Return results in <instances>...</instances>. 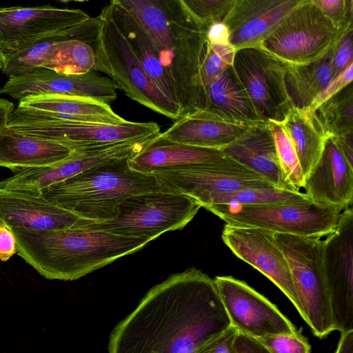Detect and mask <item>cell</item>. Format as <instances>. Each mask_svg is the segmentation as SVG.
<instances>
[{
    "instance_id": "cell-1",
    "label": "cell",
    "mask_w": 353,
    "mask_h": 353,
    "mask_svg": "<svg viewBox=\"0 0 353 353\" xmlns=\"http://www.w3.org/2000/svg\"><path fill=\"white\" fill-rule=\"evenodd\" d=\"M230 325L214 280L190 268L148 290L113 329L108 353H192Z\"/></svg>"
},
{
    "instance_id": "cell-2",
    "label": "cell",
    "mask_w": 353,
    "mask_h": 353,
    "mask_svg": "<svg viewBox=\"0 0 353 353\" xmlns=\"http://www.w3.org/2000/svg\"><path fill=\"white\" fill-rule=\"evenodd\" d=\"M143 30L175 85L183 116L208 108L201 67L206 30L182 0H117Z\"/></svg>"
},
{
    "instance_id": "cell-3",
    "label": "cell",
    "mask_w": 353,
    "mask_h": 353,
    "mask_svg": "<svg viewBox=\"0 0 353 353\" xmlns=\"http://www.w3.org/2000/svg\"><path fill=\"white\" fill-rule=\"evenodd\" d=\"M12 230L17 253L28 264L48 279L63 281L79 279L151 241L78 225L49 230Z\"/></svg>"
},
{
    "instance_id": "cell-4",
    "label": "cell",
    "mask_w": 353,
    "mask_h": 353,
    "mask_svg": "<svg viewBox=\"0 0 353 353\" xmlns=\"http://www.w3.org/2000/svg\"><path fill=\"white\" fill-rule=\"evenodd\" d=\"M129 157L111 160L54 183L39 194L48 201L94 222L114 219L119 205L137 194L172 190L154 174L132 170Z\"/></svg>"
},
{
    "instance_id": "cell-5",
    "label": "cell",
    "mask_w": 353,
    "mask_h": 353,
    "mask_svg": "<svg viewBox=\"0 0 353 353\" xmlns=\"http://www.w3.org/2000/svg\"><path fill=\"white\" fill-rule=\"evenodd\" d=\"M98 17V33L92 44L94 71L108 75L127 97L151 110L174 121L183 117L180 107L169 101L146 74L106 6Z\"/></svg>"
},
{
    "instance_id": "cell-6",
    "label": "cell",
    "mask_w": 353,
    "mask_h": 353,
    "mask_svg": "<svg viewBox=\"0 0 353 353\" xmlns=\"http://www.w3.org/2000/svg\"><path fill=\"white\" fill-rule=\"evenodd\" d=\"M274 236L288 261L302 319L314 335L326 337L335 323L323 264V236L274 232Z\"/></svg>"
},
{
    "instance_id": "cell-7",
    "label": "cell",
    "mask_w": 353,
    "mask_h": 353,
    "mask_svg": "<svg viewBox=\"0 0 353 353\" xmlns=\"http://www.w3.org/2000/svg\"><path fill=\"white\" fill-rule=\"evenodd\" d=\"M201 205L192 197L174 190L152 191L132 195L119 205L114 219L84 220L78 225L118 235L153 241L161 234L184 228Z\"/></svg>"
},
{
    "instance_id": "cell-8",
    "label": "cell",
    "mask_w": 353,
    "mask_h": 353,
    "mask_svg": "<svg viewBox=\"0 0 353 353\" xmlns=\"http://www.w3.org/2000/svg\"><path fill=\"white\" fill-rule=\"evenodd\" d=\"M205 209L226 224L301 236H325L334 230L343 211L308 199L283 204L214 205Z\"/></svg>"
},
{
    "instance_id": "cell-9",
    "label": "cell",
    "mask_w": 353,
    "mask_h": 353,
    "mask_svg": "<svg viewBox=\"0 0 353 353\" xmlns=\"http://www.w3.org/2000/svg\"><path fill=\"white\" fill-rule=\"evenodd\" d=\"M6 126L25 135L57 142L72 152L112 147L129 140L153 138L160 133L154 122L127 121L119 125L74 122L21 115L12 112Z\"/></svg>"
},
{
    "instance_id": "cell-10",
    "label": "cell",
    "mask_w": 353,
    "mask_h": 353,
    "mask_svg": "<svg viewBox=\"0 0 353 353\" xmlns=\"http://www.w3.org/2000/svg\"><path fill=\"white\" fill-rule=\"evenodd\" d=\"M343 32L313 0H301L259 47L285 62L308 63L323 57Z\"/></svg>"
},
{
    "instance_id": "cell-11",
    "label": "cell",
    "mask_w": 353,
    "mask_h": 353,
    "mask_svg": "<svg viewBox=\"0 0 353 353\" xmlns=\"http://www.w3.org/2000/svg\"><path fill=\"white\" fill-rule=\"evenodd\" d=\"M232 68L259 117L281 122L293 107L285 84L286 62L261 47L245 48L236 51Z\"/></svg>"
},
{
    "instance_id": "cell-12",
    "label": "cell",
    "mask_w": 353,
    "mask_h": 353,
    "mask_svg": "<svg viewBox=\"0 0 353 353\" xmlns=\"http://www.w3.org/2000/svg\"><path fill=\"white\" fill-rule=\"evenodd\" d=\"M152 174L171 190L192 197L200 205L216 194L275 188L263 177L227 156L210 162L158 170Z\"/></svg>"
},
{
    "instance_id": "cell-13",
    "label": "cell",
    "mask_w": 353,
    "mask_h": 353,
    "mask_svg": "<svg viewBox=\"0 0 353 353\" xmlns=\"http://www.w3.org/2000/svg\"><path fill=\"white\" fill-rule=\"evenodd\" d=\"M323 264L335 330H353V211L344 209L323 239Z\"/></svg>"
},
{
    "instance_id": "cell-14",
    "label": "cell",
    "mask_w": 353,
    "mask_h": 353,
    "mask_svg": "<svg viewBox=\"0 0 353 353\" xmlns=\"http://www.w3.org/2000/svg\"><path fill=\"white\" fill-rule=\"evenodd\" d=\"M230 325L254 339L297 330L278 307L245 282L230 276L214 278Z\"/></svg>"
},
{
    "instance_id": "cell-15",
    "label": "cell",
    "mask_w": 353,
    "mask_h": 353,
    "mask_svg": "<svg viewBox=\"0 0 353 353\" xmlns=\"http://www.w3.org/2000/svg\"><path fill=\"white\" fill-rule=\"evenodd\" d=\"M91 18L80 9L50 5L0 8V55L14 53L39 39Z\"/></svg>"
},
{
    "instance_id": "cell-16",
    "label": "cell",
    "mask_w": 353,
    "mask_h": 353,
    "mask_svg": "<svg viewBox=\"0 0 353 353\" xmlns=\"http://www.w3.org/2000/svg\"><path fill=\"white\" fill-rule=\"evenodd\" d=\"M222 239L238 258L259 270L276 285L301 316L302 310L290 270L283 253L275 241L273 232L254 227L225 224Z\"/></svg>"
},
{
    "instance_id": "cell-17",
    "label": "cell",
    "mask_w": 353,
    "mask_h": 353,
    "mask_svg": "<svg viewBox=\"0 0 353 353\" xmlns=\"http://www.w3.org/2000/svg\"><path fill=\"white\" fill-rule=\"evenodd\" d=\"M116 83L97 71L65 75L39 68L23 75L9 78L0 93L19 101L41 94H58L94 99L110 105L117 99Z\"/></svg>"
},
{
    "instance_id": "cell-18",
    "label": "cell",
    "mask_w": 353,
    "mask_h": 353,
    "mask_svg": "<svg viewBox=\"0 0 353 353\" xmlns=\"http://www.w3.org/2000/svg\"><path fill=\"white\" fill-rule=\"evenodd\" d=\"M137 143L127 141L110 148L85 152H72L67 159L40 167L15 172L0 181V188L40 193L43 189L86 170L111 160L129 157L136 152Z\"/></svg>"
},
{
    "instance_id": "cell-19",
    "label": "cell",
    "mask_w": 353,
    "mask_h": 353,
    "mask_svg": "<svg viewBox=\"0 0 353 353\" xmlns=\"http://www.w3.org/2000/svg\"><path fill=\"white\" fill-rule=\"evenodd\" d=\"M301 0H234L223 20L230 44L238 50L259 47Z\"/></svg>"
},
{
    "instance_id": "cell-20",
    "label": "cell",
    "mask_w": 353,
    "mask_h": 353,
    "mask_svg": "<svg viewBox=\"0 0 353 353\" xmlns=\"http://www.w3.org/2000/svg\"><path fill=\"white\" fill-rule=\"evenodd\" d=\"M303 188L312 202L343 210L353 200V165L347 161L336 140L326 139L321 156L306 176Z\"/></svg>"
},
{
    "instance_id": "cell-21",
    "label": "cell",
    "mask_w": 353,
    "mask_h": 353,
    "mask_svg": "<svg viewBox=\"0 0 353 353\" xmlns=\"http://www.w3.org/2000/svg\"><path fill=\"white\" fill-rule=\"evenodd\" d=\"M84 220L39 193L0 188V223L12 230H49L75 226Z\"/></svg>"
},
{
    "instance_id": "cell-22",
    "label": "cell",
    "mask_w": 353,
    "mask_h": 353,
    "mask_svg": "<svg viewBox=\"0 0 353 353\" xmlns=\"http://www.w3.org/2000/svg\"><path fill=\"white\" fill-rule=\"evenodd\" d=\"M13 112L29 117L74 122L119 125L127 121L104 103L58 94L26 97L19 101Z\"/></svg>"
},
{
    "instance_id": "cell-23",
    "label": "cell",
    "mask_w": 353,
    "mask_h": 353,
    "mask_svg": "<svg viewBox=\"0 0 353 353\" xmlns=\"http://www.w3.org/2000/svg\"><path fill=\"white\" fill-rule=\"evenodd\" d=\"M250 125L211 110L203 109L181 117L161 134L174 142L221 150L235 141Z\"/></svg>"
},
{
    "instance_id": "cell-24",
    "label": "cell",
    "mask_w": 353,
    "mask_h": 353,
    "mask_svg": "<svg viewBox=\"0 0 353 353\" xmlns=\"http://www.w3.org/2000/svg\"><path fill=\"white\" fill-rule=\"evenodd\" d=\"M221 150L225 156L263 177L275 188L292 190L285 180L268 122L250 125Z\"/></svg>"
},
{
    "instance_id": "cell-25",
    "label": "cell",
    "mask_w": 353,
    "mask_h": 353,
    "mask_svg": "<svg viewBox=\"0 0 353 353\" xmlns=\"http://www.w3.org/2000/svg\"><path fill=\"white\" fill-rule=\"evenodd\" d=\"M225 155L221 150L205 148L174 142L161 132L148 141L128 159L130 167L144 174L210 162Z\"/></svg>"
},
{
    "instance_id": "cell-26",
    "label": "cell",
    "mask_w": 353,
    "mask_h": 353,
    "mask_svg": "<svg viewBox=\"0 0 353 353\" xmlns=\"http://www.w3.org/2000/svg\"><path fill=\"white\" fill-rule=\"evenodd\" d=\"M72 153L63 145L23 134L6 125L0 131V166L14 173L63 161Z\"/></svg>"
},
{
    "instance_id": "cell-27",
    "label": "cell",
    "mask_w": 353,
    "mask_h": 353,
    "mask_svg": "<svg viewBox=\"0 0 353 353\" xmlns=\"http://www.w3.org/2000/svg\"><path fill=\"white\" fill-rule=\"evenodd\" d=\"M106 8L130 43L146 74L169 101L179 106L174 82L161 65L157 52L143 30L117 0L110 1Z\"/></svg>"
},
{
    "instance_id": "cell-28",
    "label": "cell",
    "mask_w": 353,
    "mask_h": 353,
    "mask_svg": "<svg viewBox=\"0 0 353 353\" xmlns=\"http://www.w3.org/2000/svg\"><path fill=\"white\" fill-rule=\"evenodd\" d=\"M99 24L98 16L91 17L79 25L43 37L21 51L1 55L3 74L12 78L41 68L55 43L61 39L80 40L92 45L96 40Z\"/></svg>"
},
{
    "instance_id": "cell-29",
    "label": "cell",
    "mask_w": 353,
    "mask_h": 353,
    "mask_svg": "<svg viewBox=\"0 0 353 353\" xmlns=\"http://www.w3.org/2000/svg\"><path fill=\"white\" fill-rule=\"evenodd\" d=\"M279 123L294 146L305 179L319 160L327 137L308 109L292 107Z\"/></svg>"
},
{
    "instance_id": "cell-30",
    "label": "cell",
    "mask_w": 353,
    "mask_h": 353,
    "mask_svg": "<svg viewBox=\"0 0 353 353\" xmlns=\"http://www.w3.org/2000/svg\"><path fill=\"white\" fill-rule=\"evenodd\" d=\"M205 90L207 109L250 125L264 121L256 112L232 65L208 83Z\"/></svg>"
},
{
    "instance_id": "cell-31",
    "label": "cell",
    "mask_w": 353,
    "mask_h": 353,
    "mask_svg": "<svg viewBox=\"0 0 353 353\" xmlns=\"http://www.w3.org/2000/svg\"><path fill=\"white\" fill-rule=\"evenodd\" d=\"M332 49L323 57L308 63L286 62L285 84L293 107L307 109L336 77L332 66Z\"/></svg>"
},
{
    "instance_id": "cell-32",
    "label": "cell",
    "mask_w": 353,
    "mask_h": 353,
    "mask_svg": "<svg viewBox=\"0 0 353 353\" xmlns=\"http://www.w3.org/2000/svg\"><path fill=\"white\" fill-rule=\"evenodd\" d=\"M94 65L95 55L92 45L80 40L64 38L55 43L41 68L73 75L94 71Z\"/></svg>"
},
{
    "instance_id": "cell-33",
    "label": "cell",
    "mask_w": 353,
    "mask_h": 353,
    "mask_svg": "<svg viewBox=\"0 0 353 353\" xmlns=\"http://www.w3.org/2000/svg\"><path fill=\"white\" fill-rule=\"evenodd\" d=\"M327 137L353 134V88L352 83L323 102L314 111Z\"/></svg>"
},
{
    "instance_id": "cell-34",
    "label": "cell",
    "mask_w": 353,
    "mask_h": 353,
    "mask_svg": "<svg viewBox=\"0 0 353 353\" xmlns=\"http://www.w3.org/2000/svg\"><path fill=\"white\" fill-rule=\"evenodd\" d=\"M307 199L304 192L301 191L250 188L212 195L205 199L201 205L205 208L214 205L283 204L299 203Z\"/></svg>"
},
{
    "instance_id": "cell-35",
    "label": "cell",
    "mask_w": 353,
    "mask_h": 353,
    "mask_svg": "<svg viewBox=\"0 0 353 353\" xmlns=\"http://www.w3.org/2000/svg\"><path fill=\"white\" fill-rule=\"evenodd\" d=\"M271 130L285 180L294 191L300 192L305 178L294 146L282 125L275 121L268 122Z\"/></svg>"
},
{
    "instance_id": "cell-36",
    "label": "cell",
    "mask_w": 353,
    "mask_h": 353,
    "mask_svg": "<svg viewBox=\"0 0 353 353\" xmlns=\"http://www.w3.org/2000/svg\"><path fill=\"white\" fill-rule=\"evenodd\" d=\"M235 52V49L230 44H213L208 41L201 67L205 86L214 77L232 65Z\"/></svg>"
},
{
    "instance_id": "cell-37",
    "label": "cell",
    "mask_w": 353,
    "mask_h": 353,
    "mask_svg": "<svg viewBox=\"0 0 353 353\" xmlns=\"http://www.w3.org/2000/svg\"><path fill=\"white\" fill-rule=\"evenodd\" d=\"M190 14L207 30L217 22H223L234 0H182Z\"/></svg>"
},
{
    "instance_id": "cell-38",
    "label": "cell",
    "mask_w": 353,
    "mask_h": 353,
    "mask_svg": "<svg viewBox=\"0 0 353 353\" xmlns=\"http://www.w3.org/2000/svg\"><path fill=\"white\" fill-rule=\"evenodd\" d=\"M256 339L270 353H310L308 341L301 331L291 334L272 335Z\"/></svg>"
},
{
    "instance_id": "cell-39",
    "label": "cell",
    "mask_w": 353,
    "mask_h": 353,
    "mask_svg": "<svg viewBox=\"0 0 353 353\" xmlns=\"http://www.w3.org/2000/svg\"><path fill=\"white\" fill-rule=\"evenodd\" d=\"M313 1L338 30L344 31L352 26V0H313Z\"/></svg>"
},
{
    "instance_id": "cell-40",
    "label": "cell",
    "mask_w": 353,
    "mask_h": 353,
    "mask_svg": "<svg viewBox=\"0 0 353 353\" xmlns=\"http://www.w3.org/2000/svg\"><path fill=\"white\" fill-rule=\"evenodd\" d=\"M352 30L353 26L345 30L333 46L332 66L335 77L353 63Z\"/></svg>"
},
{
    "instance_id": "cell-41",
    "label": "cell",
    "mask_w": 353,
    "mask_h": 353,
    "mask_svg": "<svg viewBox=\"0 0 353 353\" xmlns=\"http://www.w3.org/2000/svg\"><path fill=\"white\" fill-rule=\"evenodd\" d=\"M238 331L230 325L199 345L192 353H239L235 347Z\"/></svg>"
},
{
    "instance_id": "cell-42",
    "label": "cell",
    "mask_w": 353,
    "mask_h": 353,
    "mask_svg": "<svg viewBox=\"0 0 353 353\" xmlns=\"http://www.w3.org/2000/svg\"><path fill=\"white\" fill-rule=\"evenodd\" d=\"M353 79V63H351L344 71L338 74L330 84L316 97L311 105L307 108L314 112L323 102L334 96L343 88L352 83Z\"/></svg>"
},
{
    "instance_id": "cell-43",
    "label": "cell",
    "mask_w": 353,
    "mask_h": 353,
    "mask_svg": "<svg viewBox=\"0 0 353 353\" xmlns=\"http://www.w3.org/2000/svg\"><path fill=\"white\" fill-rule=\"evenodd\" d=\"M17 252L16 238L12 230L0 223V261L6 262Z\"/></svg>"
},
{
    "instance_id": "cell-44",
    "label": "cell",
    "mask_w": 353,
    "mask_h": 353,
    "mask_svg": "<svg viewBox=\"0 0 353 353\" xmlns=\"http://www.w3.org/2000/svg\"><path fill=\"white\" fill-rule=\"evenodd\" d=\"M234 344L239 353H270L256 339L239 332H237Z\"/></svg>"
},
{
    "instance_id": "cell-45",
    "label": "cell",
    "mask_w": 353,
    "mask_h": 353,
    "mask_svg": "<svg viewBox=\"0 0 353 353\" xmlns=\"http://www.w3.org/2000/svg\"><path fill=\"white\" fill-rule=\"evenodd\" d=\"M229 32L223 22H217L210 25L206 30V38L213 44H230Z\"/></svg>"
},
{
    "instance_id": "cell-46",
    "label": "cell",
    "mask_w": 353,
    "mask_h": 353,
    "mask_svg": "<svg viewBox=\"0 0 353 353\" xmlns=\"http://www.w3.org/2000/svg\"><path fill=\"white\" fill-rule=\"evenodd\" d=\"M334 353H353V330L341 333Z\"/></svg>"
},
{
    "instance_id": "cell-47",
    "label": "cell",
    "mask_w": 353,
    "mask_h": 353,
    "mask_svg": "<svg viewBox=\"0 0 353 353\" xmlns=\"http://www.w3.org/2000/svg\"><path fill=\"white\" fill-rule=\"evenodd\" d=\"M14 109L13 103L0 98V131L7 125L9 117Z\"/></svg>"
},
{
    "instance_id": "cell-48",
    "label": "cell",
    "mask_w": 353,
    "mask_h": 353,
    "mask_svg": "<svg viewBox=\"0 0 353 353\" xmlns=\"http://www.w3.org/2000/svg\"><path fill=\"white\" fill-rule=\"evenodd\" d=\"M2 67H3V63H2V60H1V55H0V70H2Z\"/></svg>"
}]
</instances>
